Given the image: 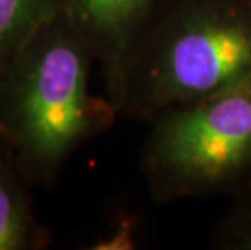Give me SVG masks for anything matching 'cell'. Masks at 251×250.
<instances>
[{"label": "cell", "mask_w": 251, "mask_h": 250, "mask_svg": "<svg viewBox=\"0 0 251 250\" xmlns=\"http://www.w3.org/2000/svg\"><path fill=\"white\" fill-rule=\"evenodd\" d=\"M93 51L63 10L0 67V130L33 185L54 182L63 164L119 115L91 91Z\"/></svg>", "instance_id": "obj_1"}, {"label": "cell", "mask_w": 251, "mask_h": 250, "mask_svg": "<svg viewBox=\"0 0 251 250\" xmlns=\"http://www.w3.org/2000/svg\"><path fill=\"white\" fill-rule=\"evenodd\" d=\"M248 77L251 2L167 0L131 57L119 115L151 120Z\"/></svg>", "instance_id": "obj_2"}, {"label": "cell", "mask_w": 251, "mask_h": 250, "mask_svg": "<svg viewBox=\"0 0 251 250\" xmlns=\"http://www.w3.org/2000/svg\"><path fill=\"white\" fill-rule=\"evenodd\" d=\"M143 171L157 201L240 189L251 175V77L151 120Z\"/></svg>", "instance_id": "obj_3"}, {"label": "cell", "mask_w": 251, "mask_h": 250, "mask_svg": "<svg viewBox=\"0 0 251 250\" xmlns=\"http://www.w3.org/2000/svg\"><path fill=\"white\" fill-rule=\"evenodd\" d=\"M167 0H67V13L102 72L105 96L119 106L126 72L144 31Z\"/></svg>", "instance_id": "obj_4"}, {"label": "cell", "mask_w": 251, "mask_h": 250, "mask_svg": "<svg viewBox=\"0 0 251 250\" xmlns=\"http://www.w3.org/2000/svg\"><path fill=\"white\" fill-rule=\"evenodd\" d=\"M29 185L0 140V250H36L49 244V234L36 220Z\"/></svg>", "instance_id": "obj_5"}, {"label": "cell", "mask_w": 251, "mask_h": 250, "mask_svg": "<svg viewBox=\"0 0 251 250\" xmlns=\"http://www.w3.org/2000/svg\"><path fill=\"white\" fill-rule=\"evenodd\" d=\"M65 8L67 0H0V67Z\"/></svg>", "instance_id": "obj_6"}, {"label": "cell", "mask_w": 251, "mask_h": 250, "mask_svg": "<svg viewBox=\"0 0 251 250\" xmlns=\"http://www.w3.org/2000/svg\"><path fill=\"white\" fill-rule=\"evenodd\" d=\"M214 242L226 250H251V180L240 187L230 210L217 226Z\"/></svg>", "instance_id": "obj_7"}, {"label": "cell", "mask_w": 251, "mask_h": 250, "mask_svg": "<svg viewBox=\"0 0 251 250\" xmlns=\"http://www.w3.org/2000/svg\"><path fill=\"white\" fill-rule=\"evenodd\" d=\"M133 247H135V224L130 220H122L109 237L93 246V249L98 250H125Z\"/></svg>", "instance_id": "obj_8"}, {"label": "cell", "mask_w": 251, "mask_h": 250, "mask_svg": "<svg viewBox=\"0 0 251 250\" xmlns=\"http://www.w3.org/2000/svg\"><path fill=\"white\" fill-rule=\"evenodd\" d=\"M0 137H2V130H0ZM3 138V137H2Z\"/></svg>", "instance_id": "obj_9"}, {"label": "cell", "mask_w": 251, "mask_h": 250, "mask_svg": "<svg viewBox=\"0 0 251 250\" xmlns=\"http://www.w3.org/2000/svg\"><path fill=\"white\" fill-rule=\"evenodd\" d=\"M0 140H3V138H2V137H0Z\"/></svg>", "instance_id": "obj_10"}, {"label": "cell", "mask_w": 251, "mask_h": 250, "mask_svg": "<svg viewBox=\"0 0 251 250\" xmlns=\"http://www.w3.org/2000/svg\"><path fill=\"white\" fill-rule=\"evenodd\" d=\"M247 2H251V0H247Z\"/></svg>", "instance_id": "obj_11"}]
</instances>
